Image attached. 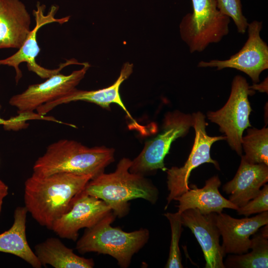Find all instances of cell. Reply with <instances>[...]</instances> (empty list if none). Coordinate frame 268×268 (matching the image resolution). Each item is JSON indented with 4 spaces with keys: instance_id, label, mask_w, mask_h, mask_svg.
<instances>
[{
    "instance_id": "6da1fadb",
    "label": "cell",
    "mask_w": 268,
    "mask_h": 268,
    "mask_svg": "<svg viewBox=\"0 0 268 268\" xmlns=\"http://www.w3.org/2000/svg\"><path fill=\"white\" fill-rule=\"evenodd\" d=\"M92 178L90 175L69 173H33L24 184V206L40 225L51 230L54 222L70 209L74 198Z\"/></svg>"
},
{
    "instance_id": "7a4b0ae2",
    "label": "cell",
    "mask_w": 268,
    "mask_h": 268,
    "mask_svg": "<svg viewBox=\"0 0 268 268\" xmlns=\"http://www.w3.org/2000/svg\"><path fill=\"white\" fill-rule=\"evenodd\" d=\"M131 163L129 158H122L114 172L100 174L83 189L88 195L103 201L119 218L129 213L130 201L142 199L155 204L159 198V191L150 180L130 171Z\"/></svg>"
},
{
    "instance_id": "3957f363",
    "label": "cell",
    "mask_w": 268,
    "mask_h": 268,
    "mask_svg": "<svg viewBox=\"0 0 268 268\" xmlns=\"http://www.w3.org/2000/svg\"><path fill=\"white\" fill-rule=\"evenodd\" d=\"M114 155L113 148L88 147L73 140L61 139L48 146L37 159L33 173L40 175L69 173L90 175L94 178L104 173L105 168L114 161Z\"/></svg>"
},
{
    "instance_id": "277c9868",
    "label": "cell",
    "mask_w": 268,
    "mask_h": 268,
    "mask_svg": "<svg viewBox=\"0 0 268 268\" xmlns=\"http://www.w3.org/2000/svg\"><path fill=\"white\" fill-rule=\"evenodd\" d=\"M115 217L112 211L95 225L86 228L75 248L80 254L108 255L117 260L121 268H127L133 256L147 243L150 233L146 228L127 232L119 227H113L111 224Z\"/></svg>"
},
{
    "instance_id": "5b68a950",
    "label": "cell",
    "mask_w": 268,
    "mask_h": 268,
    "mask_svg": "<svg viewBox=\"0 0 268 268\" xmlns=\"http://www.w3.org/2000/svg\"><path fill=\"white\" fill-rule=\"evenodd\" d=\"M191 0L193 12L183 17L179 29L181 39L193 53L202 52L226 36L230 18L218 9L216 0Z\"/></svg>"
},
{
    "instance_id": "8992f818",
    "label": "cell",
    "mask_w": 268,
    "mask_h": 268,
    "mask_svg": "<svg viewBox=\"0 0 268 268\" xmlns=\"http://www.w3.org/2000/svg\"><path fill=\"white\" fill-rule=\"evenodd\" d=\"M193 124L192 115L178 110L167 113L161 132L145 142L141 152L132 160L130 171L143 176L158 169L166 171L167 169L164 160L171 144L178 138L186 135Z\"/></svg>"
},
{
    "instance_id": "52a82bcc",
    "label": "cell",
    "mask_w": 268,
    "mask_h": 268,
    "mask_svg": "<svg viewBox=\"0 0 268 268\" xmlns=\"http://www.w3.org/2000/svg\"><path fill=\"white\" fill-rule=\"evenodd\" d=\"M255 94L246 79L236 75L232 82L229 97L223 107L216 111H209L207 117L211 122L219 126L225 134L229 146L242 155L241 139L245 130L251 127L249 116L252 111L248 96Z\"/></svg>"
},
{
    "instance_id": "ba28073f",
    "label": "cell",
    "mask_w": 268,
    "mask_h": 268,
    "mask_svg": "<svg viewBox=\"0 0 268 268\" xmlns=\"http://www.w3.org/2000/svg\"><path fill=\"white\" fill-rule=\"evenodd\" d=\"M192 115L194 120L193 127L196 135L191 153L183 166H173L166 171L169 194L166 199L165 209L175 198L189 190V179L193 170L205 163H212L220 170L218 163L211 157L210 148L214 142L226 139L225 136H209L205 131L207 123L205 116L201 112L193 113Z\"/></svg>"
},
{
    "instance_id": "9c48e42d",
    "label": "cell",
    "mask_w": 268,
    "mask_h": 268,
    "mask_svg": "<svg viewBox=\"0 0 268 268\" xmlns=\"http://www.w3.org/2000/svg\"><path fill=\"white\" fill-rule=\"evenodd\" d=\"M45 5L37 1L36 9L33 10V15L35 21L34 28L31 30L26 40L16 53L9 57L0 60V66H7L14 68L16 73L15 79L17 83L22 76V72L19 68V66L22 63H26L28 70L34 72L42 78H48L60 72L67 66L73 64L81 65V63H79L74 59H71L61 64L58 68L49 69L41 67L36 63V58L40 50L37 41V33L39 29L51 23L64 24L68 21L70 18L69 16L57 18L55 17L58 10V6L57 5H52L46 14L45 13Z\"/></svg>"
},
{
    "instance_id": "30bf717a",
    "label": "cell",
    "mask_w": 268,
    "mask_h": 268,
    "mask_svg": "<svg viewBox=\"0 0 268 268\" xmlns=\"http://www.w3.org/2000/svg\"><path fill=\"white\" fill-rule=\"evenodd\" d=\"M90 65L85 62L82 68L69 75L60 72L43 82L29 85L21 93L10 98L9 103L17 109L18 114L31 113L39 106L63 96L76 88Z\"/></svg>"
},
{
    "instance_id": "8fae6325",
    "label": "cell",
    "mask_w": 268,
    "mask_h": 268,
    "mask_svg": "<svg viewBox=\"0 0 268 268\" xmlns=\"http://www.w3.org/2000/svg\"><path fill=\"white\" fill-rule=\"evenodd\" d=\"M262 22L253 21L249 23L248 38L241 49L226 60L201 61L200 67H215L217 70L233 68L247 74L255 83L260 81V75L268 68V46L260 36Z\"/></svg>"
},
{
    "instance_id": "7c38bea8",
    "label": "cell",
    "mask_w": 268,
    "mask_h": 268,
    "mask_svg": "<svg viewBox=\"0 0 268 268\" xmlns=\"http://www.w3.org/2000/svg\"><path fill=\"white\" fill-rule=\"evenodd\" d=\"M112 211L103 201L83 190L74 198L70 209L54 222L51 230L61 238L75 241L80 229L92 227Z\"/></svg>"
},
{
    "instance_id": "4fadbf2b",
    "label": "cell",
    "mask_w": 268,
    "mask_h": 268,
    "mask_svg": "<svg viewBox=\"0 0 268 268\" xmlns=\"http://www.w3.org/2000/svg\"><path fill=\"white\" fill-rule=\"evenodd\" d=\"M217 213L201 214L196 208L181 213L183 226L194 234L203 252L205 268H225V255L219 243L220 234L216 224Z\"/></svg>"
},
{
    "instance_id": "5bb4252c",
    "label": "cell",
    "mask_w": 268,
    "mask_h": 268,
    "mask_svg": "<svg viewBox=\"0 0 268 268\" xmlns=\"http://www.w3.org/2000/svg\"><path fill=\"white\" fill-rule=\"evenodd\" d=\"M216 224L222 237V249L224 255H240L248 252L250 236L268 224V211L251 217L235 218L229 215L217 213Z\"/></svg>"
},
{
    "instance_id": "9a60e30c",
    "label": "cell",
    "mask_w": 268,
    "mask_h": 268,
    "mask_svg": "<svg viewBox=\"0 0 268 268\" xmlns=\"http://www.w3.org/2000/svg\"><path fill=\"white\" fill-rule=\"evenodd\" d=\"M133 70V65L127 62L123 65L119 77L109 87L90 91L75 88L65 95L39 106L36 109L37 113L41 115H45L60 105L77 101L94 103L108 110L110 109L111 104L115 103L124 110L134 126L141 130V126L132 117L123 103L119 92L121 84L130 76Z\"/></svg>"
},
{
    "instance_id": "2e32d148",
    "label": "cell",
    "mask_w": 268,
    "mask_h": 268,
    "mask_svg": "<svg viewBox=\"0 0 268 268\" xmlns=\"http://www.w3.org/2000/svg\"><path fill=\"white\" fill-rule=\"evenodd\" d=\"M241 156V163L235 176L222 188L229 195L228 200L238 208L257 196L261 188L268 181V165L251 163L243 155Z\"/></svg>"
},
{
    "instance_id": "e0dca14e",
    "label": "cell",
    "mask_w": 268,
    "mask_h": 268,
    "mask_svg": "<svg viewBox=\"0 0 268 268\" xmlns=\"http://www.w3.org/2000/svg\"><path fill=\"white\" fill-rule=\"evenodd\" d=\"M31 23L20 0H0V49L20 48L31 30Z\"/></svg>"
},
{
    "instance_id": "ac0fdd59",
    "label": "cell",
    "mask_w": 268,
    "mask_h": 268,
    "mask_svg": "<svg viewBox=\"0 0 268 268\" xmlns=\"http://www.w3.org/2000/svg\"><path fill=\"white\" fill-rule=\"evenodd\" d=\"M221 181L217 175L213 176L205 181L202 188L191 185V188L174 200L178 201L177 212L196 208L203 214L222 212L224 208L237 210L238 207L229 200L223 197L219 191Z\"/></svg>"
},
{
    "instance_id": "d6986e66",
    "label": "cell",
    "mask_w": 268,
    "mask_h": 268,
    "mask_svg": "<svg viewBox=\"0 0 268 268\" xmlns=\"http://www.w3.org/2000/svg\"><path fill=\"white\" fill-rule=\"evenodd\" d=\"M25 206H18L14 212L12 225L0 234V252L14 255L34 268L42 267L35 253L29 245L26 235V216Z\"/></svg>"
},
{
    "instance_id": "ffe728a7",
    "label": "cell",
    "mask_w": 268,
    "mask_h": 268,
    "mask_svg": "<svg viewBox=\"0 0 268 268\" xmlns=\"http://www.w3.org/2000/svg\"><path fill=\"white\" fill-rule=\"evenodd\" d=\"M35 254L42 266L49 265L55 268H92V259H86L75 254L57 238L51 237L37 244Z\"/></svg>"
},
{
    "instance_id": "44dd1931",
    "label": "cell",
    "mask_w": 268,
    "mask_h": 268,
    "mask_svg": "<svg viewBox=\"0 0 268 268\" xmlns=\"http://www.w3.org/2000/svg\"><path fill=\"white\" fill-rule=\"evenodd\" d=\"M251 239L250 253L232 255L224 264L225 268H267L268 267V240L261 233L254 234Z\"/></svg>"
},
{
    "instance_id": "7402d4cb",
    "label": "cell",
    "mask_w": 268,
    "mask_h": 268,
    "mask_svg": "<svg viewBox=\"0 0 268 268\" xmlns=\"http://www.w3.org/2000/svg\"><path fill=\"white\" fill-rule=\"evenodd\" d=\"M241 146L245 160L253 164L264 163L268 165V129H248L242 136Z\"/></svg>"
},
{
    "instance_id": "603a6c76",
    "label": "cell",
    "mask_w": 268,
    "mask_h": 268,
    "mask_svg": "<svg viewBox=\"0 0 268 268\" xmlns=\"http://www.w3.org/2000/svg\"><path fill=\"white\" fill-rule=\"evenodd\" d=\"M164 215L169 221L171 232L169 256L165 268H183L181 253L179 248V240L183 231L181 214L178 212H167L164 213Z\"/></svg>"
},
{
    "instance_id": "cb8c5ba5",
    "label": "cell",
    "mask_w": 268,
    "mask_h": 268,
    "mask_svg": "<svg viewBox=\"0 0 268 268\" xmlns=\"http://www.w3.org/2000/svg\"><path fill=\"white\" fill-rule=\"evenodd\" d=\"M216 2L218 9L233 20L238 32L245 34L249 23L243 15L241 0H216Z\"/></svg>"
},
{
    "instance_id": "d4e9b609",
    "label": "cell",
    "mask_w": 268,
    "mask_h": 268,
    "mask_svg": "<svg viewBox=\"0 0 268 268\" xmlns=\"http://www.w3.org/2000/svg\"><path fill=\"white\" fill-rule=\"evenodd\" d=\"M239 215L246 217L268 211V185L265 184L259 194L250 200L244 206L239 207L237 210Z\"/></svg>"
},
{
    "instance_id": "484cf974",
    "label": "cell",
    "mask_w": 268,
    "mask_h": 268,
    "mask_svg": "<svg viewBox=\"0 0 268 268\" xmlns=\"http://www.w3.org/2000/svg\"><path fill=\"white\" fill-rule=\"evenodd\" d=\"M249 87L254 90H258L261 92L268 93V78L267 77L260 84L254 83L252 85L249 86Z\"/></svg>"
},
{
    "instance_id": "4316f807",
    "label": "cell",
    "mask_w": 268,
    "mask_h": 268,
    "mask_svg": "<svg viewBox=\"0 0 268 268\" xmlns=\"http://www.w3.org/2000/svg\"><path fill=\"white\" fill-rule=\"evenodd\" d=\"M8 186L0 179V214L4 198L8 194Z\"/></svg>"
},
{
    "instance_id": "83f0119b",
    "label": "cell",
    "mask_w": 268,
    "mask_h": 268,
    "mask_svg": "<svg viewBox=\"0 0 268 268\" xmlns=\"http://www.w3.org/2000/svg\"><path fill=\"white\" fill-rule=\"evenodd\" d=\"M268 224L263 226L264 227L261 229V233L265 237L268 238Z\"/></svg>"
},
{
    "instance_id": "f1b7e54d",
    "label": "cell",
    "mask_w": 268,
    "mask_h": 268,
    "mask_svg": "<svg viewBox=\"0 0 268 268\" xmlns=\"http://www.w3.org/2000/svg\"><path fill=\"white\" fill-rule=\"evenodd\" d=\"M6 123V120H4L0 118V125H4Z\"/></svg>"
}]
</instances>
